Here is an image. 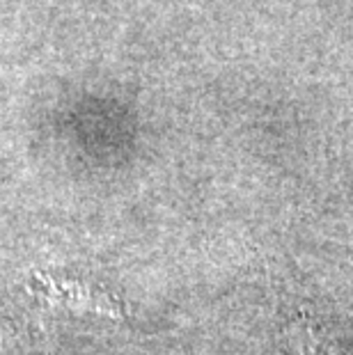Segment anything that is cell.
Masks as SVG:
<instances>
[{"mask_svg":"<svg viewBox=\"0 0 353 355\" xmlns=\"http://www.w3.org/2000/svg\"><path fill=\"white\" fill-rule=\"evenodd\" d=\"M30 296L37 305L53 312L96 314L108 319H122L126 314L124 303L106 286L78 277H62L53 273H37L28 282Z\"/></svg>","mask_w":353,"mask_h":355,"instance_id":"cell-1","label":"cell"},{"mask_svg":"<svg viewBox=\"0 0 353 355\" xmlns=\"http://www.w3.org/2000/svg\"><path fill=\"white\" fill-rule=\"evenodd\" d=\"M298 346L303 355H353V351L347 349L342 342H337L335 337L326 335L314 326H305L300 330Z\"/></svg>","mask_w":353,"mask_h":355,"instance_id":"cell-2","label":"cell"},{"mask_svg":"<svg viewBox=\"0 0 353 355\" xmlns=\"http://www.w3.org/2000/svg\"><path fill=\"white\" fill-rule=\"evenodd\" d=\"M19 337H21L19 326H14V323L0 319V349H5V346H10V344H17Z\"/></svg>","mask_w":353,"mask_h":355,"instance_id":"cell-3","label":"cell"}]
</instances>
